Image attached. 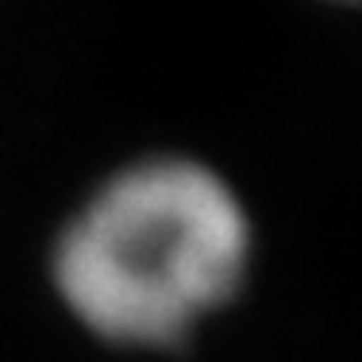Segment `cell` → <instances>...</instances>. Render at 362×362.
Here are the masks:
<instances>
[{
	"label": "cell",
	"instance_id": "1",
	"mask_svg": "<svg viewBox=\"0 0 362 362\" xmlns=\"http://www.w3.org/2000/svg\"><path fill=\"white\" fill-rule=\"evenodd\" d=\"M247 216L212 170L154 158L124 170L66 228L54 278L66 305L116 343H177L235 293Z\"/></svg>",
	"mask_w": 362,
	"mask_h": 362
}]
</instances>
